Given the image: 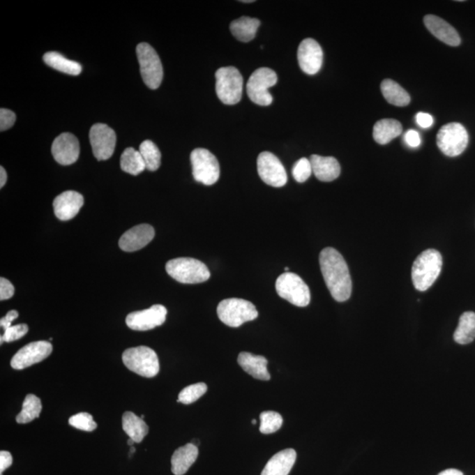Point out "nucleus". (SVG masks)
Here are the masks:
<instances>
[{
	"instance_id": "obj_1",
	"label": "nucleus",
	"mask_w": 475,
	"mask_h": 475,
	"mask_svg": "<svg viewBox=\"0 0 475 475\" xmlns=\"http://www.w3.org/2000/svg\"><path fill=\"white\" fill-rule=\"evenodd\" d=\"M319 266L326 287L338 302H345L352 296V281L348 265L342 255L333 248L323 249Z\"/></svg>"
},
{
	"instance_id": "obj_2",
	"label": "nucleus",
	"mask_w": 475,
	"mask_h": 475,
	"mask_svg": "<svg viewBox=\"0 0 475 475\" xmlns=\"http://www.w3.org/2000/svg\"><path fill=\"white\" fill-rule=\"evenodd\" d=\"M443 267V258L436 249H427L414 262L412 281L417 291L425 292L436 282Z\"/></svg>"
},
{
	"instance_id": "obj_3",
	"label": "nucleus",
	"mask_w": 475,
	"mask_h": 475,
	"mask_svg": "<svg viewBox=\"0 0 475 475\" xmlns=\"http://www.w3.org/2000/svg\"><path fill=\"white\" fill-rule=\"evenodd\" d=\"M166 271L172 278L181 284H201L211 278L207 266L194 258L173 259L167 262Z\"/></svg>"
},
{
	"instance_id": "obj_4",
	"label": "nucleus",
	"mask_w": 475,
	"mask_h": 475,
	"mask_svg": "<svg viewBox=\"0 0 475 475\" xmlns=\"http://www.w3.org/2000/svg\"><path fill=\"white\" fill-rule=\"evenodd\" d=\"M215 76L218 99L227 105L240 103L243 93V77L239 70L234 66L222 67Z\"/></svg>"
},
{
	"instance_id": "obj_5",
	"label": "nucleus",
	"mask_w": 475,
	"mask_h": 475,
	"mask_svg": "<svg viewBox=\"0 0 475 475\" xmlns=\"http://www.w3.org/2000/svg\"><path fill=\"white\" fill-rule=\"evenodd\" d=\"M123 362L128 369L144 378H153L160 372L156 352L146 346L128 349L123 353Z\"/></svg>"
},
{
	"instance_id": "obj_6",
	"label": "nucleus",
	"mask_w": 475,
	"mask_h": 475,
	"mask_svg": "<svg viewBox=\"0 0 475 475\" xmlns=\"http://www.w3.org/2000/svg\"><path fill=\"white\" fill-rule=\"evenodd\" d=\"M217 312L220 321L231 328H239L258 317L255 305L241 299H225L218 305Z\"/></svg>"
},
{
	"instance_id": "obj_7",
	"label": "nucleus",
	"mask_w": 475,
	"mask_h": 475,
	"mask_svg": "<svg viewBox=\"0 0 475 475\" xmlns=\"http://www.w3.org/2000/svg\"><path fill=\"white\" fill-rule=\"evenodd\" d=\"M276 289L279 296L299 308L308 306L311 301L308 285L295 273L285 272L278 276Z\"/></svg>"
},
{
	"instance_id": "obj_8",
	"label": "nucleus",
	"mask_w": 475,
	"mask_h": 475,
	"mask_svg": "<svg viewBox=\"0 0 475 475\" xmlns=\"http://www.w3.org/2000/svg\"><path fill=\"white\" fill-rule=\"evenodd\" d=\"M137 56L140 73L144 84L151 89H157L163 80V66L156 50L146 43L137 46Z\"/></svg>"
},
{
	"instance_id": "obj_9",
	"label": "nucleus",
	"mask_w": 475,
	"mask_h": 475,
	"mask_svg": "<svg viewBox=\"0 0 475 475\" xmlns=\"http://www.w3.org/2000/svg\"><path fill=\"white\" fill-rule=\"evenodd\" d=\"M190 160L193 176L198 183L211 186L220 179V163L210 151L197 148L192 151Z\"/></svg>"
},
{
	"instance_id": "obj_10",
	"label": "nucleus",
	"mask_w": 475,
	"mask_h": 475,
	"mask_svg": "<svg viewBox=\"0 0 475 475\" xmlns=\"http://www.w3.org/2000/svg\"><path fill=\"white\" fill-rule=\"evenodd\" d=\"M278 82V75L274 70L262 67L256 70L249 77L247 84V93L252 103L260 106H269L273 102L269 89Z\"/></svg>"
},
{
	"instance_id": "obj_11",
	"label": "nucleus",
	"mask_w": 475,
	"mask_h": 475,
	"mask_svg": "<svg viewBox=\"0 0 475 475\" xmlns=\"http://www.w3.org/2000/svg\"><path fill=\"white\" fill-rule=\"evenodd\" d=\"M468 140L467 130L459 123L446 124L437 136V146L448 157H457L462 153L466 150Z\"/></svg>"
},
{
	"instance_id": "obj_12",
	"label": "nucleus",
	"mask_w": 475,
	"mask_h": 475,
	"mask_svg": "<svg viewBox=\"0 0 475 475\" xmlns=\"http://www.w3.org/2000/svg\"><path fill=\"white\" fill-rule=\"evenodd\" d=\"M259 176L266 184L275 188L284 187L288 177L279 158L269 151H262L257 158Z\"/></svg>"
},
{
	"instance_id": "obj_13",
	"label": "nucleus",
	"mask_w": 475,
	"mask_h": 475,
	"mask_svg": "<svg viewBox=\"0 0 475 475\" xmlns=\"http://www.w3.org/2000/svg\"><path fill=\"white\" fill-rule=\"evenodd\" d=\"M91 146L98 160H107L112 156L116 144V134L105 123H96L89 133Z\"/></svg>"
},
{
	"instance_id": "obj_14",
	"label": "nucleus",
	"mask_w": 475,
	"mask_h": 475,
	"mask_svg": "<svg viewBox=\"0 0 475 475\" xmlns=\"http://www.w3.org/2000/svg\"><path fill=\"white\" fill-rule=\"evenodd\" d=\"M167 310L163 305H154L150 308L130 312L126 317V324L136 331H147L166 322Z\"/></svg>"
},
{
	"instance_id": "obj_15",
	"label": "nucleus",
	"mask_w": 475,
	"mask_h": 475,
	"mask_svg": "<svg viewBox=\"0 0 475 475\" xmlns=\"http://www.w3.org/2000/svg\"><path fill=\"white\" fill-rule=\"evenodd\" d=\"M52 343L39 341L29 343L17 352L11 360V366L15 370H23L42 362L52 354Z\"/></svg>"
},
{
	"instance_id": "obj_16",
	"label": "nucleus",
	"mask_w": 475,
	"mask_h": 475,
	"mask_svg": "<svg viewBox=\"0 0 475 475\" xmlns=\"http://www.w3.org/2000/svg\"><path fill=\"white\" fill-rule=\"evenodd\" d=\"M299 65L309 75H315L321 70L323 63V52L321 45L315 39L303 40L298 50Z\"/></svg>"
},
{
	"instance_id": "obj_17",
	"label": "nucleus",
	"mask_w": 475,
	"mask_h": 475,
	"mask_svg": "<svg viewBox=\"0 0 475 475\" xmlns=\"http://www.w3.org/2000/svg\"><path fill=\"white\" fill-rule=\"evenodd\" d=\"M80 151L79 140L72 133H62L53 141L52 153L56 163L63 166L75 163Z\"/></svg>"
},
{
	"instance_id": "obj_18",
	"label": "nucleus",
	"mask_w": 475,
	"mask_h": 475,
	"mask_svg": "<svg viewBox=\"0 0 475 475\" xmlns=\"http://www.w3.org/2000/svg\"><path fill=\"white\" fill-rule=\"evenodd\" d=\"M154 236L155 231L151 225H138L123 234L119 240V247L126 252L138 251L149 244Z\"/></svg>"
},
{
	"instance_id": "obj_19",
	"label": "nucleus",
	"mask_w": 475,
	"mask_h": 475,
	"mask_svg": "<svg viewBox=\"0 0 475 475\" xmlns=\"http://www.w3.org/2000/svg\"><path fill=\"white\" fill-rule=\"evenodd\" d=\"M84 204V197L76 191L69 190L57 195L53 202L54 212L59 220L68 221L75 218Z\"/></svg>"
},
{
	"instance_id": "obj_20",
	"label": "nucleus",
	"mask_w": 475,
	"mask_h": 475,
	"mask_svg": "<svg viewBox=\"0 0 475 475\" xmlns=\"http://www.w3.org/2000/svg\"><path fill=\"white\" fill-rule=\"evenodd\" d=\"M423 22L429 31L441 42L453 47L460 45L461 39L457 30L440 17L426 15L424 17Z\"/></svg>"
},
{
	"instance_id": "obj_21",
	"label": "nucleus",
	"mask_w": 475,
	"mask_h": 475,
	"mask_svg": "<svg viewBox=\"0 0 475 475\" xmlns=\"http://www.w3.org/2000/svg\"><path fill=\"white\" fill-rule=\"evenodd\" d=\"M309 160L312 165V173L319 181L329 183L338 179L341 174V167L335 158L312 155Z\"/></svg>"
},
{
	"instance_id": "obj_22",
	"label": "nucleus",
	"mask_w": 475,
	"mask_h": 475,
	"mask_svg": "<svg viewBox=\"0 0 475 475\" xmlns=\"http://www.w3.org/2000/svg\"><path fill=\"white\" fill-rule=\"evenodd\" d=\"M296 453L293 449L279 451L269 460L261 475H288L296 462Z\"/></svg>"
},
{
	"instance_id": "obj_23",
	"label": "nucleus",
	"mask_w": 475,
	"mask_h": 475,
	"mask_svg": "<svg viewBox=\"0 0 475 475\" xmlns=\"http://www.w3.org/2000/svg\"><path fill=\"white\" fill-rule=\"evenodd\" d=\"M238 363L241 368L256 379H271L267 370L268 360L262 356L252 355L248 352H241L238 356Z\"/></svg>"
},
{
	"instance_id": "obj_24",
	"label": "nucleus",
	"mask_w": 475,
	"mask_h": 475,
	"mask_svg": "<svg viewBox=\"0 0 475 475\" xmlns=\"http://www.w3.org/2000/svg\"><path fill=\"white\" fill-rule=\"evenodd\" d=\"M198 457V448L190 443L178 448L172 456V472L174 475H183L190 469Z\"/></svg>"
},
{
	"instance_id": "obj_25",
	"label": "nucleus",
	"mask_w": 475,
	"mask_h": 475,
	"mask_svg": "<svg viewBox=\"0 0 475 475\" xmlns=\"http://www.w3.org/2000/svg\"><path fill=\"white\" fill-rule=\"evenodd\" d=\"M260 24L258 19L244 16L232 22L230 29L232 35L239 41L248 43L255 39Z\"/></svg>"
},
{
	"instance_id": "obj_26",
	"label": "nucleus",
	"mask_w": 475,
	"mask_h": 475,
	"mask_svg": "<svg viewBox=\"0 0 475 475\" xmlns=\"http://www.w3.org/2000/svg\"><path fill=\"white\" fill-rule=\"evenodd\" d=\"M402 133V126L399 121L382 119L375 123L373 128L374 140L379 144H386Z\"/></svg>"
},
{
	"instance_id": "obj_27",
	"label": "nucleus",
	"mask_w": 475,
	"mask_h": 475,
	"mask_svg": "<svg viewBox=\"0 0 475 475\" xmlns=\"http://www.w3.org/2000/svg\"><path fill=\"white\" fill-rule=\"evenodd\" d=\"M43 61L52 68L69 75L77 76L82 72V66L80 63L67 59L59 52H47L43 56Z\"/></svg>"
},
{
	"instance_id": "obj_28",
	"label": "nucleus",
	"mask_w": 475,
	"mask_h": 475,
	"mask_svg": "<svg viewBox=\"0 0 475 475\" xmlns=\"http://www.w3.org/2000/svg\"><path fill=\"white\" fill-rule=\"evenodd\" d=\"M123 429L135 443L142 442L149 431V428L144 421L133 412H126L123 414Z\"/></svg>"
},
{
	"instance_id": "obj_29",
	"label": "nucleus",
	"mask_w": 475,
	"mask_h": 475,
	"mask_svg": "<svg viewBox=\"0 0 475 475\" xmlns=\"http://www.w3.org/2000/svg\"><path fill=\"white\" fill-rule=\"evenodd\" d=\"M454 341L459 345H468L475 339V313L466 312L460 316L459 326L455 330Z\"/></svg>"
},
{
	"instance_id": "obj_30",
	"label": "nucleus",
	"mask_w": 475,
	"mask_h": 475,
	"mask_svg": "<svg viewBox=\"0 0 475 475\" xmlns=\"http://www.w3.org/2000/svg\"><path fill=\"white\" fill-rule=\"evenodd\" d=\"M382 92L390 104L397 107H405L410 103L409 94L392 80H385L382 83Z\"/></svg>"
},
{
	"instance_id": "obj_31",
	"label": "nucleus",
	"mask_w": 475,
	"mask_h": 475,
	"mask_svg": "<svg viewBox=\"0 0 475 475\" xmlns=\"http://www.w3.org/2000/svg\"><path fill=\"white\" fill-rule=\"evenodd\" d=\"M121 168L127 174L137 175L146 169V166L140 151L129 147L121 156Z\"/></svg>"
},
{
	"instance_id": "obj_32",
	"label": "nucleus",
	"mask_w": 475,
	"mask_h": 475,
	"mask_svg": "<svg viewBox=\"0 0 475 475\" xmlns=\"http://www.w3.org/2000/svg\"><path fill=\"white\" fill-rule=\"evenodd\" d=\"M41 411V400L32 393L28 394L23 402L21 413L16 416V422L22 424L32 422L33 420L38 419Z\"/></svg>"
},
{
	"instance_id": "obj_33",
	"label": "nucleus",
	"mask_w": 475,
	"mask_h": 475,
	"mask_svg": "<svg viewBox=\"0 0 475 475\" xmlns=\"http://www.w3.org/2000/svg\"><path fill=\"white\" fill-rule=\"evenodd\" d=\"M140 151L146 163V169L156 171L160 167L161 153L153 141L146 140L140 144Z\"/></svg>"
},
{
	"instance_id": "obj_34",
	"label": "nucleus",
	"mask_w": 475,
	"mask_h": 475,
	"mask_svg": "<svg viewBox=\"0 0 475 475\" xmlns=\"http://www.w3.org/2000/svg\"><path fill=\"white\" fill-rule=\"evenodd\" d=\"M260 431L268 435L276 432L282 425V417L280 414L274 411H266L260 416Z\"/></svg>"
},
{
	"instance_id": "obj_35",
	"label": "nucleus",
	"mask_w": 475,
	"mask_h": 475,
	"mask_svg": "<svg viewBox=\"0 0 475 475\" xmlns=\"http://www.w3.org/2000/svg\"><path fill=\"white\" fill-rule=\"evenodd\" d=\"M207 389L206 384L204 383H197L186 386L181 391L177 402L186 404V405L194 403L207 392Z\"/></svg>"
},
{
	"instance_id": "obj_36",
	"label": "nucleus",
	"mask_w": 475,
	"mask_h": 475,
	"mask_svg": "<svg viewBox=\"0 0 475 475\" xmlns=\"http://www.w3.org/2000/svg\"><path fill=\"white\" fill-rule=\"evenodd\" d=\"M69 424L77 430L89 431V432L96 430L97 428L96 421L93 420V416L89 413L74 414L69 419Z\"/></svg>"
},
{
	"instance_id": "obj_37",
	"label": "nucleus",
	"mask_w": 475,
	"mask_h": 475,
	"mask_svg": "<svg viewBox=\"0 0 475 475\" xmlns=\"http://www.w3.org/2000/svg\"><path fill=\"white\" fill-rule=\"evenodd\" d=\"M312 174V168L310 160L302 158L296 161L292 168V175L298 183H305Z\"/></svg>"
},
{
	"instance_id": "obj_38",
	"label": "nucleus",
	"mask_w": 475,
	"mask_h": 475,
	"mask_svg": "<svg viewBox=\"0 0 475 475\" xmlns=\"http://www.w3.org/2000/svg\"><path fill=\"white\" fill-rule=\"evenodd\" d=\"M29 332V326L27 324H19L10 326L5 330L4 335H1V345L3 342H12L21 339Z\"/></svg>"
},
{
	"instance_id": "obj_39",
	"label": "nucleus",
	"mask_w": 475,
	"mask_h": 475,
	"mask_svg": "<svg viewBox=\"0 0 475 475\" xmlns=\"http://www.w3.org/2000/svg\"><path fill=\"white\" fill-rule=\"evenodd\" d=\"M16 121V114L13 111L0 110V131H5L13 126Z\"/></svg>"
},
{
	"instance_id": "obj_40",
	"label": "nucleus",
	"mask_w": 475,
	"mask_h": 475,
	"mask_svg": "<svg viewBox=\"0 0 475 475\" xmlns=\"http://www.w3.org/2000/svg\"><path fill=\"white\" fill-rule=\"evenodd\" d=\"M15 294V287L8 279L0 278V301H8Z\"/></svg>"
},
{
	"instance_id": "obj_41",
	"label": "nucleus",
	"mask_w": 475,
	"mask_h": 475,
	"mask_svg": "<svg viewBox=\"0 0 475 475\" xmlns=\"http://www.w3.org/2000/svg\"><path fill=\"white\" fill-rule=\"evenodd\" d=\"M404 138H405L407 146L410 147L416 148L421 144L420 134L416 130H409L407 131Z\"/></svg>"
},
{
	"instance_id": "obj_42",
	"label": "nucleus",
	"mask_w": 475,
	"mask_h": 475,
	"mask_svg": "<svg viewBox=\"0 0 475 475\" xmlns=\"http://www.w3.org/2000/svg\"><path fill=\"white\" fill-rule=\"evenodd\" d=\"M13 464L12 454L6 451H0V474H3V472L8 469Z\"/></svg>"
},
{
	"instance_id": "obj_43",
	"label": "nucleus",
	"mask_w": 475,
	"mask_h": 475,
	"mask_svg": "<svg viewBox=\"0 0 475 475\" xmlns=\"http://www.w3.org/2000/svg\"><path fill=\"white\" fill-rule=\"evenodd\" d=\"M416 120L419 126L423 128V129H428V128L432 126L434 122L433 117L430 114L423 112L416 114Z\"/></svg>"
},
{
	"instance_id": "obj_44",
	"label": "nucleus",
	"mask_w": 475,
	"mask_h": 475,
	"mask_svg": "<svg viewBox=\"0 0 475 475\" xmlns=\"http://www.w3.org/2000/svg\"><path fill=\"white\" fill-rule=\"evenodd\" d=\"M19 317V312L16 311V310H11V311L8 312V315H6L4 318H2L0 319V326H1L2 329H4V330H6L10 328V326H12V323L13 321H15V319L18 318Z\"/></svg>"
},
{
	"instance_id": "obj_45",
	"label": "nucleus",
	"mask_w": 475,
	"mask_h": 475,
	"mask_svg": "<svg viewBox=\"0 0 475 475\" xmlns=\"http://www.w3.org/2000/svg\"><path fill=\"white\" fill-rule=\"evenodd\" d=\"M6 181H8V174H6L5 168L1 167H0V188H2L5 186Z\"/></svg>"
},
{
	"instance_id": "obj_46",
	"label": "nucleus",
	"mask_w": 475,
	"mask_h": 475,
	"mask_svg": "<svg viewBox=\"0 0 475 475\" xmlns=\"http://www.w3.org/2000/svg\"><path fill=\"white\" fill-rule=\"evenodd\" d=\"M437 475H464V474L460 470L453 469V468H451V469L442 471Z\"/></svg>"
},
{
	"instance_id": "obj_47",
	"label": "nucleus",
	"mask_w": 475,
	"mask_h": 475,
	"mask_svg": "<svg viewBox=\"0 0 475 475\" xmlns=\"http://www.w3.org/2000/svg\"><path fill=\"white\" fill-rule=\"evenodd\" d=\"M134 444H135L134 440L131 439H129V440H128V444H129V446H133Z\"/></svg>"
},
{
	"instance_id": "obj_48",
	"label": "nucleus",
	"mask_w": 475,
	"mask_h": 475,
	"mask_svg": "<svg viewBox=\"0 0 475 475\" xmlns=\"http://www.w3.org/2000/svg\"><path fill=\"white\" fill-rule=\"evenodd\" d=\"M242 3H252L255 1H252V0H243V1H241Z\"/></svg>"
},
{
	"instance_id": "obj_49",
	"label": "nucleus",
	"mask_w": 475,
	"mask_h": 475,
	"mask_svg": "<svg viewBox=\"0 0 475 475\" xmlns=\"http://www.w3.org/2000/svg\"><path fill=\"white\" fill-rule=\"evenodd\" d=\"M135 453V448H134V447H131L130 453L133 454V453Z\"/></svg>"
},
{
	"instance_id": "obj_50",
	"label": "nucleus",
	"mask_w": 475,
	"mask_h": 475,
	"mask_svg": "<svg viewBox=\"0 0 475 475\" xmlns=\"http://www.w3.org/2000/svg\"><path fill=\"white\" fill-rule=\"evenodd\" d=\"M252 423L254 424V425H255V424H256V420L255 419L252 420Z\"/></svg>"
},
{
	"instance_id": "obj_51",
	"label": "nucleus",
	"mask_w": 475,
	"mask_h": 475,
	"mask_svg": "<svg viewBox=\"0 0 475 475\" xmlns=\"http://www.w3.org/2000/svg\"><path fill=\"white\" fill-rule=\"evenodd\" d=\"M285 271L289 272V269L288 267H285Z\"/></svg>"
}]
</instances>
